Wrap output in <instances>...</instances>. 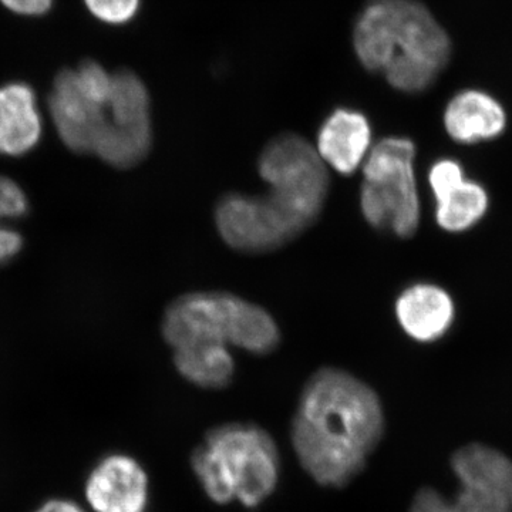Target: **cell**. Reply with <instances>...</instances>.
Listing matches in <instances>:
<instances>
[{"mask_svg":"<svg viewBox=\"0 0 512 512\" xmlns=\"http://www.w3.org/2000/svg\"><path fill=\"white\" fill-rule=\"evenodd\" d=\"M265 195L229 192L215 207L222 241L244 254L285 247L319 220L329 197L328 165L318 150L293 133L272 138L258 158Z\"/></svg>","mask_w":512,"mask_h":512,"instance_id":"1","label":"cell"},{"mask_svg":"<svg viewBox=\"0 0 512 512\" xmlns=\"http://www.w3.org/2000/svg\"><path fill=\"white\" fill-rule=\"evenodd\" d=\"M383 407L359 377L322 367L303 387L292 421V443L318 483L343 487L365 467L383 436Z\"/></svg>","mask_w":512,"mask_h":512,"instance_id":"2","label":"cell"},{"mask_svg":"<svg viewBox=\"0 0 512 512\" xmlns=\"http://www.w3.org/2000/svg\"><path fill=\"white\" fill-rule=\"evenodd\" d=\"M353 47L366 70L397 92H427L447 69L453 42L420 0H369L357 16Z\"/></svg>","mask_w":512,"mask_h":512,"instance_id":"3","label":"cell"},{"mask_svg":"<svg viewBox=\"0 0 512 512\" xmlns=\"http://www.w3.org/2000/svg\"><path fill=\"white\" fill-rule=\"evenodd\" d=\"M192 468L215 503L238 500L256 507L278 481V450L271 436L254 424H224L195 448Z\"/></svg>","mask_w":512,"mask_h":512,"instance_id":"4","label":"cell"},{"mask_svg":"<svg viewBox=\"0 0 512 512\" xmlns=\"http://www.w3.org/2000/svg\"><path fill=\"white\" fill-rule=\"evenodd\" d=\"M161 332L173 349L205 343L268 355L281 343V330L271 313L220 291L185 293L175 299L164 312Z\"/></svg>","mask_w":512,"mask_h":512,"instance_id":"5","label":"cell"},{"mask_svg":"<svg viewBox=\"0 0 512 512\" xmlns=\"http://www.w3.org/2000/svg\"><path fill=\"white\" fill-rule=\"evenodd\" d=\"M416 144L406 137H386L370 148L363 164L360 210L376 229L412 238L420 225Z\"/></svg>","mask_w":512,"mask_h":512,"instance_id":"6","label":"cell"},{"mask_svg":"<svg viewBox=\"0 0 512 512\" xmlns=\"http://www.w3.org/2000/svg\"><path fill=\"white\" fill-rule=\"evenodd\" d=\"M460 480L453 500L436 490H421L412 512H512V461L494 448L471 444L460 448L451 461Z\"/></svg>","mask_w":512,"mask_h":512,"instance_id":"7","label":"cell"},{"mask_svg":"<svg viewBox=\"0 0 512 512\" xmlns=\"http://www.w3.org/2000/svg\"><path fill=\"white\" fill-rule=\"evenodd\" d=\"M151 143L153 127L146 84L130 70H121L113 74L93 156L111 167L127 170L148 156Z\"/></svg>","mask_w":512,"mask_h":512,"instance_id":"8","label":"cell"},{"mask_svg":"<svg viewBox=\"0 0 512 512\" xmlns=\"http://www.w3.org/2000/svg\"><path fill=\"white\" fill-rule=\"evenodd\" d=\"M104 107L83 92L73 69L57 74L49 96L50 117L60 140L70 151L94 153L103 126Z\"/></svg>","mask_w":512,"mask_h":512,"instance_id":"9","label":"cell"},{"mask_svg":"<svg viewBox=\"0 0 512 512\" xmlns=\"http://www.w3.org/2000/svg\"><path fill=\"white\" fill-rule=\"evenodd\" d=\"M429 183L436 197L437 224L444 231L463 232L477 224L488 210V194L480 184L464 178L456 160L443 158L429 171Z\"/></svg>","mask_w":512,"mask_h":512,"instance_id":"10","label":"cell"},{"mask_svg":"<svg viewBox=\"0 0 512 512\" xmlns=\"http://www.w3.org/2000/svg\"><path fill=\"white\" fill-rule=\"evenodd\" d=\"M148 483L143 468L126 456H111L94 468L86 497L96 512H143Z\"/></svg>","mask_w":512,"mask_h":512,"instance_id":"11","label":"cell"},{"mask_svg":"<svg viewBox=\"0 0 512 512\" xmlns=\"http://www.w3.org/2000/svg\"><path fill=\"white\" fill-rule=\"evenodd\" d=\"M443 123L451 140L471 146L503 136L508 114L493 94L468 87L448 100Z\"/></svg>","mask_w":512,"mask_h":512,"instance_id":"12","label":"cell"},{"mask_svg":"<svg viewBox=\"0 0 512 512\" xmlns=\"http://www.w3.org/2000/svg\"><path fill=\"white\" fill-rule=\"evenodd\" d=\"M370 146L372 127L365 114L353 109H338L323 121L316 150L336 173L350 175L366 160Z\"/></svg>","mask_w":512,"mask_h":512,"instance_id":"13","label":"cell"},{"mask_svg":"<svg viewBox=\"0 0 512 512\" xmlns=\"http://www.w3.org/2000/svg\"><path fill=\"white\" fill-rule=\"evenodd\" d=\"M43 133L42 113L29 84L0 86V154L22 157L35 150Z\"/></svg>","mask_w":512,"mask_h":512,"instance_id":"14","label":"cell"},{"mask_svg":"<svg viewBox=\"0 0 512 512\" xmlns=\"http://www.w3.org/2000/svg\"><path fill=\"white\" fill-rule=\"evenodd\" d=\"M396 315L410 338L429 343L446 335L453 325L456 308L451 296L440 286L416 284L397 299Z\"/></svg>","mask_w":512,"mask_h":512,"instance_id":"15","label":"cell"},{"mask_svg":"<svg viewBox=\"0 0 512 512\" xmlns=\"http://www.w3.org/2000/svg\"><path fill=\"white\" fill-rule=\"evenodd\" d=\"M178 373L202 389H224L235 375V360L227 346L187 345L174 349Z\"/></svg>","mask_w":512,"mask_h":512,"instance_id":"16","label":"cell"},{"mask_svg":"<svg viewBox=\"0 0 512 512\" xmlns=\"http://www.w3.org/2000/svg\"><path fill=\"white\" fill-rule=\"evenodd\" d=\"M29 201L25 191L15 181L0 175V220L25 217ZM23 239L18 232L0 225V264L15 258L22 249Z\"/></svg>","mask_w":512,"mask_h":512,"instance_id":"17","label":"cell"},{"mask_svg":"<svg viewBox=\"0 0 512 512\" xmlns=\"http://www.w3.org/2000/svg\"><path fill=\"white\" fill-rule=\"evenodd\" d=\"M87 10L107 25H126L136 18L141 0H83Z\"/></svg>","mask_w":512,"mask_h":512,"instance_id":"18","label":"cell"},{"mask_svg":"<svg viewBox=\"0 0 512 512\" xmlns=\"http://www.w3.org/2000/svg\"><path fill=\"white\" fill-rule=\"evenodd\" d=\"M12 13L26 18L46 15L55 5V0H0Z\"/></svg>","mask_w":512,"mask_h":512,"instance_id":"19","label":"cell"},{"mask_svg":"<svg viewBox=\"0 0 512 512\" xmlns=\"http://www.w3.org/2000/svg\"><path fill=\"white\" fill-rule=\"evenodd\" d=\"M36 512H84L79 505L70 501L53 500L39 508Z\"/></svg>","mask_w":512,"mask_h":512,"instance_id":"20","label":"cell"}]
</instances>
